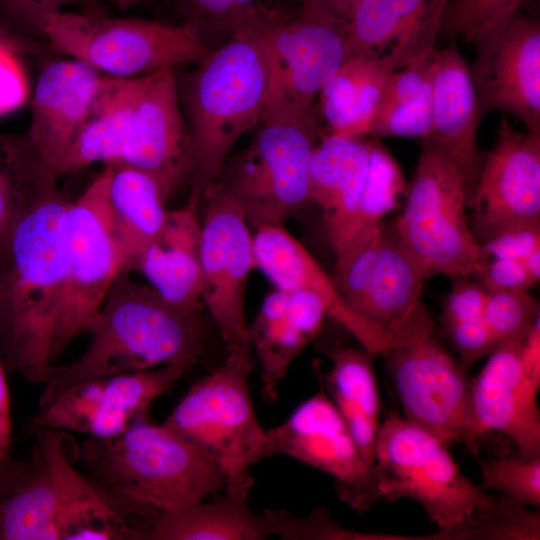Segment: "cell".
<instances>
[{
	"label": "cell",
	"instance_id": "obj_47",
	"mask_svg": "<svg viewBox=\"0 0 540 540\" xmlns=\"http://www.w3.org/2000/svg\"><path fill=\"white\" fill-rule=\"evenodd\" d=\"M14 53L0 49V114L17 107L25 97V82Z\"/></svg>",
	"mask_w": 540,
	"mask_h": 540
},
{
	"label": "cell",
	"instance_id": "obj_42",
	"mask_svg": "<svg viewBox=\"0 0 540 540\" xmlns=\"http://www.w3.org/2000/svg\"><path fill=\"white\" fill-rule=\"evenodd\" d=\"M270 535L286 540L307 539H365V535L339 526L325 508L305 517H297L283 510L265 509L260 514Z\"/></svg>",
	"mask_w": 540,
	"mask_h": 540
},
{
	"label": "cell",
	"instance_id": "obj_13",
	"mask_svg": "<svg viewBox=\"0 0 540 540\" xmlns=\"http://www.w3.org/2000/svg\"><path fill=\"white\" fill-rule=\"evenodd\" d=\"M111 172L112 165H105L66 212L65 296L52 362L88 331L116 277L128 270L108 205Z\"/></svg>",
	"mask_w": 540,
	"mask_h": 540
},
{
	"label": "cell",
	"instance_id": "obj_4",
	"mask_svg": "<svg viewBox=\"0 0 540 540\" xmlns=\"http://www.w3.org/2000/svg\"><path fill=\"white\" fill-rule=\"evenodd\" d=\"M259 11L198 62L184 86L186 122L196 152L194 186L203 196L215 183L236 141L260 123L269 70Z\"/></svg>",
	"mask_w": 540,
	"mask_h": 540
},
{
	"label": "cell",
	"instance_id": "obj_55",
	"mask_svg": "<svg viewBox=\"0 0 540 540\" xmlns=\"http://www.w3.org/2000/svg\"><path fill=\"white\" fill-rule=\"evenodd\" d=\"M22 47L23 44L18 38L11 35L3 28H0V49H7L13 52H19L21 51Z\"/></svg>",
	"mask_w": 540,
	"mask_h": 540
},
{
	"label": "cell",
	"instance_id": "obj_53",
	"mask_svg": "<svg viewBox=\"0 0 540 540\" xmlns=\"http://www.w3.org/2000/svg\"><path fill=\"white\" fill-rule=\"evenodd\" d=\"M18 461L13 459L11 461L0 460V494L6 489L10 482L12 475L15 472Z\"/></svg>",
	"mask_w": 540,
	"mask_h": 540
},
{
	"label": "cell",
	"instance_id": "obj_56",
	"mask_svg": "<svg viewBox=\"0 0 540 540\" xmlns=\"http://www.w3.org/2000/svg\"><path fill=\"white\" fill-rule=\"evenodd\" d=\"M117 6H119L122 9L128 8L140 0H112Z\"/></svg>",
	"mask_w": 540,
	"mask_h": 540
},
{
	"label": "cell",
	"instance_id": "obj_48",
	"mask_svg": "<svg viewBox=\"0 0 540 540\" xmlns=\"http://www.w3.org/2000/svg\"><path fill=\"white\" fill-rule=\"evenodd\" d=\"M5 364L0 351V460L11 461L12 421L9 389L5 374Z\"/></svg>",
	"mask_w": 540,
	"mask_h": 540
},
{
	"label": "cell",
	"instance_id": "obj_12",
	"mask_svg": "<svg viewBox=\"0 0 540 540\" xmlns=\"http://www.w3.org/2000/svg\"><path fill=\"white\" fill-rule=\"evenodd\" d=\"M258 22L269 70L262 120L313 117L315 97L348 58L346 23L305 3L293 16L260 7Z\"/></svg>",
	"mask_w": 540,
	"mask_h": 540
},
{
	"label": "cell",
	"instance_id": "obj_10",
	"mask_svg": "<svg viewBox=\"0 0 540 540\" xmlns=\"http://www.w3.org/2000/svg\"><path fill=\"white\" fill-rule=\"evenodd\" d=\"M374 471L381 499L416 501L440 529L466 522L495 499L462 474L447 444L396 414L379 426Z\"/></svg>",
	"mask_w": 540,
	"mask_h": 540
},
{
	"label": "cell",
	"instance_id": "obj_54",
	"mask_svg": "<svg viewBox=\"0 0 540 540\" xmlns=\"http://www.w3.org/2000/svg\"><path fill=\"white\" fill-rule=\"evenodd\" d=\"M523 263L534 282H538L540 278V249L532 252L523 260Z\"/></svg>",
	"mask_w": 540,
	"mask_h": 540
},
{
	"label": "cell",
	"instance_id": "obj_44",
	"mask_svg": "<svg viewBox=\"0 0 540 540\" xmlns=\"http://www.w3.org/2000/svg\"><path fill=\"white\" fill-rule=\"evenodd\" d=\"M287 315L296 330L308 341L314 339L328 315L326 302L317 293L307 289L285 291Z\"/></svg>",
	"mask_w": 540,
	"mask_h": 540
},
{
	"label": "cell",
	"instance_id": "obj_16",
	"mask_svg": "<svg viewBox=\"0 0 540 540\" xmlns=\"http://www.w3.org/2000/svg\"><path fill=\"white\" fill-rule=\"evenodd\" d=\"M193 365L169 364L71 386L38 409L25 434L56 429L101 439L117 436L136 419L148 415L152 402L170 390Z\"/></svg>",
	"mask_w": 540,
	"mask_h": 540
},
{
	"label": "cell",
	"instance_id": "obj_5",
	"mask_svg": "<svg viewBox=\"0 0 540 540\" xmlns=\"http://www.w3.org/2000/svg\"><path fill=\"white\" fill-rule=\"evenodd\" d=\"M78 458L102 487L158 512L203 501L226 483L213 458L148 415L117 436L89 437Z\"/></svg>",
	"mask_w": 540,
	"mask_h": 540
},
{
	"label": "cell",
	"instance_id": "obj_30",
	"mask_svg": "<svg viewBox=\"0 0 540 540\" xmlns=\"http://www.w3.org/2000/svg\"><path fill=\"white\" fill-rule=\"evenodd\" d=\"M249 497L226 492L202 501L161 511L147 520L142 540H262L270 535L261 515L250 509Z\"/></svg>",
	"mask_w": 540,
	"mask_h": 540
},
{
	"label": "cell",
	"instance_id": "obj_11",
	"mask_svg": "<svg viewBox=\"0 0 540 540\" xmlns=\"http://www.w3.org/2000/svg\"><path fill=\"white\" fill-rule=\"evenodd\" d=\"M37 28L51 47L112 77H137L198 63L210 49L186 25L139 18H102L56 9Z\"/></svg>",
	"mask_w": 540,
	"mask_h": 540
},
{
	"label": "cell",
	"instance_id": "obj_26",
	"mask_svg": "<svg viewBox=\"0 0 540 540\" xmlns=\"http://www.w3.org/2000/svg\"><path fill=\"white\" fill-rule=\"evenodd\" d=\"M150 74V73H149ZM149 74L137 77L103 75L99 90L57 173L74 174L95 162L118 164L135 107Z\"/></svg>",
	"mask_w": 540,
	"mask_h": 540
},
{
	"label": "cell",
	"instance_id": "obj_23",
	"mask_svg": "<svg viewBox=\"0 0 540 540\" xmlns=\"http://www.w3.org/2000/svg\"><path fill=\"white\" fill-rule=\"evenodd\" d=\"M102 78L100 72L75 59L52 62L39 75L25 140L56 180Z\"/></svg>",
	"mask_w": 540,
	"mask_h": 540
},
{
	"label": "cell",
	"instance_id": "obj_39",
	"mask_svg": "<svg viewBox=\"0 0 540 540\" xmlns=\"http://www.w3.org/2000/svg\"><path fill=\"white\" fill-rule=\"evenodd\" d=\"M189 27L213 49L214 39L224 44L257 9L256 0H178Z\"/></svg>",
	"mask_w": 540,
	"mask_h": 540
},
{
	"label": "cell",
	"instance_id": "obj_50",
	"mask_svg": "<svg viewBox=\"0 0 540 540\" xmlns=\"http://www.w3.org/2000/svg\"><path fill=\"white\" fill-rule=\"evenodd\" d=\"M63 1L66 0H3V3L10 13L36 24L45 13L60 9Z\"/></svg>",
	"mask_w": 540,
	"mask_h": 540
},
{
	"label": "cell",
	"instance_id": "obj_28",
	"mask_svg": "<svg viewBox=\"0 0 540 540\" xmlns=\"http://www.w3.org/2000/svg\"><path fill=\"white\" fill-rule=\"evenodd\" d=\"M374 142L329 134L309 163L312 202L324 213L328 240L342 227L368 181Z\"/></svg>",
	"mask_w": 540,
	"mask_h": 540
},
{
	"label": "cell",
	"instance_id": "obj_29",
	"mask_svg": "<svg viewBox=\"0 0 540 540\" xmlns=\"http://www.w3.org/2000/svg\"><path fill=\"white\" fill-rule=\"evenodd\" d=\"M325 352L332 362L324 376L326 394L344 420L364 461L374 470L380 401L372 354L347 346H334Z\"/></svg>",
	"mask_w": 540,
	"mask_h": 540
},
{
	"label": "cell",
	"instance_id": "obj_7",
	"mask_svg": "<svg viewBox=\"0 0 540 540\" xmlns=\"http://www.w3.org/2000/svg\"><path fill=\"white\" fill-rule=\"evenodd\" d=\"M252 367L251 357H226L189 388L162 423L220 465L226 492L245 497L254 484L250 468L275 454L251 403Z\"/></svg>",
	"mask_w": 540,
	"mask_h": 540
},
{
	"label": "cell",
	"instance_id": "obj_21",
	"mask_svg": "<svg viewBox=\"0 0 540 540\" xmlns=\"http://www.w3.org/2000/svg\"><path fill=\"white\" fill-rule=\"evenodd\" d=\"M118 164L152 177L167 199L195 172V146L180 109L173 68L149 74L130 120Z\"/></svg>",
	"mask_w": 540,
	"mask_h": 540
},
{
	"label": "cell",
	"instance_id": "obj_38",
	"mask_svg": "<svg viewBox=\"0 0 540 540\" xmlns=\"http://www.w3.org/2000/svg\"><path fill=\"white\" fill-rule=\"evenodd\" d=\"M483 487L523 505L540 507V457L501 450L479 461Z\"/></svg>",
	"mask_w": 540,
	"mask_h": 540
},
{
	"label": "cell",
	"instance_id": "obj_45",
	"mask_svg": "<svg viewBox=\"0 0 540 540\" xmlns=\"http://www.w3.org/2000/svg\"><path fill=\"white\" fill-rule=\"evenodd\" d=\"M486 290H528L535 284L523 261L489 258L474 274Z\"/></svg>",
	"mask_w": 540,
	"mask_h": 540
},
{
	"label": "cell",
	"instance_id": "obj_22",
	"mask_svg": "<svg viewBox=\"0 0 540 540\" xmlns=\"http://www.w3.org/2000/svg\"><path fill=\"white\" fill-rule=\"evenodd\" d=\"M450 0H361L347 24L348 58L379 59L392 71L427 61Z\"/></svg>",
	"mask_w": 540,
	"mask_h": 540
},
{
	"label": "cell",
	"instance_id": "obj_27",
	"mask_svg": "<svg viewBox=\"0 0 540 540\" xmlns=\"http://www.w3.org/2000/svg\"><path fill=\"white\" fill-rule=\"evenodd\" d=\"M253 247L256 267L283 291L307 289L317 293L328 306V315L359 343L365 338L362 321L345 305L330 277L306 248L283 225L255 229Z\"/></svg>",
	"mask_w": 540,
	"mask_h": 540
},
{
	"label": "cell",
	"instance_id": "obj_35",
	"mask_svg": "<svg viewBox=\"0 0 540 540\" xmlns=\"http://www.w3.org/2000/svg\"><path fill=\"white\" fill-rule=\"evenodd\" d=\"M287 294L281 289L269 293L247 325V335L261 367V393L275 402L278 388L291 362L308 341L296 330L286 311Z\"/></svg>",
	"mask_w": 540,
	"mask_h": 540
},
{
	"label": "cell",
	"instance_id": "obj_37",
	"mask_svg": "<svg viewBox=\"0 0 540 540\" xmlns=\"http://www.w3.org/2000/svg\"><path fill=\"white\" fill-rule=\"evenodd\" d=\"M439 538L538 540L540 538L539 511H531L526 505L505 496L495 497L480 506L464 523L441 529Z\"/></svg>",
	"mask_w": 540,
	"mask_h": 540
},
{
	"label": "cell",
	"instance_id": "obj_20",
	"mask_svg": "<svg viewBox=\"0 0 540 540\" xmlns=\"http://www.w3.org/2000/svg\"><path fill=\"white\" fill-rule=\"evenodd\" d=\"M523 343L501 342L472 378L470 419L463 444L477 455L482 439L492 432L505 435L524 457H540V385L525 374Z\"/></svg>",
	"mask_w": 540,
	"mask_h": 540
},
{
	"label": "cell",
	"instance_id": "obj_3",
	"mask_svg": "<svg viewBox=\"0 0 540 540\" xmlns=\"http://www.w3.org/2000/svg\"><path fill=\"white\" fill-rule=\"evenodd\" d=\"M71 201L59 190L15 227L8 245L6 369L43 383L65 296L64 222Z\"/></svg>",
	"mask_w": 540,
	"mask_h": 540
},
{
	"label": "cell",
	"instance_id": "obj_51",
	"mask_svg": "<svg viewBox=\"0 0 540 540\" xmlns=\"http://www.w3.org/2000/svg\"><path fill=\"white\" fill-rule=\"evenodd\" d=\"M361 0H302V3L322 9L347 24L353 10Z\"/></svg>",
	"mask_w": 540,
	"mask_h": 540
},
{
	"label": "cell",
	"instance_id": "obj_33",
	"mask_svg": "<svg viewBox=\"0 0 540 540\" xmlns=\"http://www.w3.org/2000/svg\"><path fill=\"white\" fill-rule=\"evenodd\" d=\"M55 182L25 138L0 133V266L4 270L15 227L58 190Z\"/></svg>",
	"mask_w": 540,
	"mask_h": 540
},
{
	"label": "cell",
	"instance_id": "obj_40",
	"mask_svg": "<svg viewBox=\"0 0 540 540\" xmlns=\"http://www.w3.org/2000/svg\"><path fill=\"white\" fill-rule=\"evenodd\" d=\"M486 323L497 343H523L540 317L538 300L528 290H487Z\"/></svg>",
	"mask_w": 540,
	"mask_h": 540
},
{
	"label": "cell",
	"instance_id": "obj_14",
	"mask_svg": "<svg viewBox=\"0 0 540 540\" xmlns=\"http://www.w3.org/2000/svg\"><path fill=\"white\" fill-rule=\"evenodd\" d=\"M203 196L202 304L225 341L227 357L250 358L244 301L249 274L256 267L253 235L242 209L220 188L212 185Z\"/></svg>",
	"mask_w": 540,
	"mask_h": 540
},
{
	"label": "cell",
	"instance_id": "obj_34",
	"mask_svg": "<svg viewBox=\"0 0 540 540\" xmlns=\"http://www.w3.org/2000/svg\"><path fill=\"white\" fill-rule=\"evenodd\" d=\"M429 59L389 75L369 133L422 139L431 136L433 93Z\"/></svg>",
	"mask_w": 540,
	"mask_h": 540
},
{
	"label": "cell",
	"instance_id": "obj_8",
	"mask_svg": "<svg viewBox=\"0 0 540 540\" xmlns=\"http://www.w3.org/2000/svg\"><path fill=\"white\" fill-rule=\"evenodd\" d=\"M251 142L228 157L213 185L242 209L248 225H282L312 202L309 163L317 125L307 118L269 117Z\"/></svg>",
	"mask_w": 540,
	"mask_h": 540
},
{
	"label": "cell",
	"instance_id": "obj_46",
	"mask_svg": "<svg viewBox=\"0 0 540 540\" xmlns=\"http://www.w3.org/2000/svg\"><path fill=\"white\" fill-rule=\"evenodd\" d=\"M480 246L484 260L503 258L523 261L540 249V224L506 231Z\"/></svg>",
	"mask_w": 540,
	"mask_h": 540
},
{
	"label": "cell",
	"instance_id": "obj_24",
	"mask_svg": "<svg viewBox=\"0 0 540 540\" xmlns=\"http://www.w3.org/2000/svg\"><path fill=\"white\" fill-rule=\"evenodd\" d=\"M429 73L433 93V130L429 138L459 170L469 197L482 163L476 138L482 118L469 66L452 46L433 52Z\"/></svg>",
	"mask_w": 540,
	"mask_h": 540
},
{
	"label": "cell",
	"instance_id": "obj_25",
	"mask_svg": "<svg viewBox=\"0 0 540 540\" xmlns=\"http://www.w3.org/2000/svg\"><path fill=\"white\" fill-rule=\"evenodd\" d=\"M200 198L194 187L185 206L167 212L161 229L134 267L162 297L192 311L203 308Z\"/></svg>",
	"mask_w": 540,
	"mask_h": 540
},
{
	"label": "cell",
	"instance_id": "obj_9",
	"mask_svg": "<svg viewBox=\"0 0 540 540\" xmlns=\"http://www.w3.org/2000/svg\"><path fill=\"white\" fill-rule=\"evenodd\" d=\"M467 201L459 170L432 139H424L404 208L393 226L426 278L469 277L485 261L471 230Z\"/></svg>",
	"mask_w": 540,
	"mask_h": 540
},
{
	"label": "cell",
	"instance_id": "obj_31",
	"mask_svg": "<svg viewBox=\"0 0 540 540\" xmlns=\"http://www.w3.org/2000/svg\"><path fill=\"white\" fill-rule=\"evenodd\" d=\"M107 198L127 269L134 270L165 221L167 198L152 177L124 164L112 165Z\"/></svg>",
	"mask_w": 540,
	"mask_h": 540
},
{
	"label": "cell",
	"instance_id": "obj_19",
	"mask_svg": "<svg viewBox=\"0 0 540 540\" xmlns=\"http://www.w3.org/2000/svg\"><path fill=\"white\" fill-rule=\"evenodd\" d=\"M470 75L479 113L493 110L520 119L540 133V24L519 12L475 37Z\"/></svg>",
	"mask_w": 540,
	"mask_h": 540
},
{
	"label": "cell",
	"instance_id": "obj_15",
	"mask_svg": "<svg viewBox=\"0 0 540 540\" xmlns=\"http://www.w3.org/2000/svg\"><path fill=\"white\" fill-rule=\"evenodd\" d=\"M383 355L404 417L448 446L464 443L472 378L434 332Z\"/></svg>",
	"mask_w": 540,
	"mask_h": 540
},
{
	"label": "cell",
	"instance_id": "obj_17",
	"mask_svg": "<svg viewBox=\"0 0 540 540\" xmlns=\"http://www.w3.org/2000/svg\"><path fill=\"white\" fill-rule=\"evenodd\" d=\"M467 208L480 245L506 231L540 224V133L519 132L502 119Z\"/></svg>",
	"mask_w": 540,
	"mask_h": 540
},
{
	"label": "cell",
	"instance_id": "obj_49",
	"mask_svg": "<svg viewBox=\"0 0 540 540\" xmlns=\"http://www.w3.org/2000/svg\"><path fill=\"white\" fill-rule=\"evenodd\" d=\"M521 363L528 378L540 385V317L535 320L522 344Z\"/></svg>",
	"mask_w": 540,
	"mask_h": 540
},
{
	"label": "cell",
	"instance_id": "obj_32",
	"mask_svg": "<svg viewBox=\"0 0 540 540\" xmlns=\"http://www.w3.org/2000/svg\"><path fill=\"white\" fill-rule=\"evenodd\" d=\"M392 72L379 59L359 55L347 58L319 93L330 134L361 137L369 133Z\"/></svg>",
	"mask_w": 540,
	"mask_h": 540
},
{
	"label": "cell",
	"instance_id": "obj_41",
	"mask_svg": "<svg viewBox=\"0 0 540 540\" xmlns=\"http://www.w3.org/2000/svg\"><path fill=\"white\" fill-rule=\"evenodd\" d=\"M527 0H455L448 4L442 27L446 34L471 42L518 13Z\"/></svg>",
	"mask_w": 540,
	"mask_h": 540
},
{
	"label": "cell",
	"instance_id": "obj_18",
	"mask_svg": "<svg viewBox=\"0 0 540 540\" xmlns=\"http://www.w3.org/2000/svg\"><path fill=\"white\" fill-rule=\"evenodd\" d=\"M267 434L274 453L330 475L338 497L353 510L366 512L381 499L374 470L364 461L323 390L303 401L285 422L267 430Z\"/></svg>",
	"mask_w": 540,
	"mask_h": 540
},
{
	"label": "cell",
	"instance_id": "obj_36",
	"mask_svg": "<svg viewBox=\"0 0 540 540\" xmlns=\"http://www.w3.org/2000/svg\"><path fill=\"white\" fill-rule=\"evenodd\" d=\"M405 191L400 168L392 156L379 144L374 143L368 181L352 212L329 240L333 250L383 221L398 206V198Z\"/></svg>",
	"mask_w": 540,
	"mask_h": 540
},
{
	"label": "cell",
	"instance_id": "obj_43",
	"mask_svg": "<svg viewBox=\"0 0 540 540\" xmlns=\"http://www.w3.org/2000/svg\"><path fill=\"white\" fill-rule=\"evenodd\" d=\"M443 331L468 369L479 359L488 356L498 345L484 316H469L442 321Z\"/></svg>",
	"mask_w": 540,
	"mask_h": 540
},
{
	"label": "cell",
	"instance_id": "obj_1",
	"mask_svg": "<svg viewBox=\"0 0 540 540\" xmlns=\"http://www.w3.org/2000/svg\"><path fill=\"white\" fill-rule=\"evenodd\" d=\"M88 346L74 361L50 366L38 408L67 388L106 376L196 362L206 327L200 311L181 308L123 270L90 325Z\"/></svg>",
	"mask_w": 540,
	"mask_h": 540
},
{
	"label": "cell",
	"instance_id": "obj_2",
	"mask_svg": "<svg viewBox=\"0 0 540 540\" xmlns=\"http://www.w3.org/2000/svg\"><path fill=\"white\" fill-rule=\"evenodd\" d=\"M32 436L29 457L0 494V540H74L93 524L139 522L160 513L78 472L73 462L79 447L66 431L43 429Z\"/></svg>",
	"mask_w": 540,
	"mask_h": 540
},
{
	"label": "cell",
	"instance_id": "obj_52",
	"mask_svg": "<svg viewBox=\"0 0 540 540\" xmlns=\"http://www.w3.org/2000/svg\"><path fill=\"white\" fill-rule=\"evenodd\" d=\"M9 336V320L6 299V272L0 266V351L4 353Z\"/></svg>",
	"mask_w": 540,
	"mask_h": 540
},
{
	"label": "cell",
	"instance_id": "obj_6",
	"mask_svg": "<svg viewBox=\"0 0 540 540\" xmlns=\"http://www.w3.org/2000/svg\"><path fill=\"white\" fill-rule=\"evenodd\" d=\"M334 281L365 327L363 349L375 354L434 330L422 295L425 274L383 221L334 250Z\"/></svg>",
	"mask_w": 540,
	"mask_h": 540
}]
</instances>
